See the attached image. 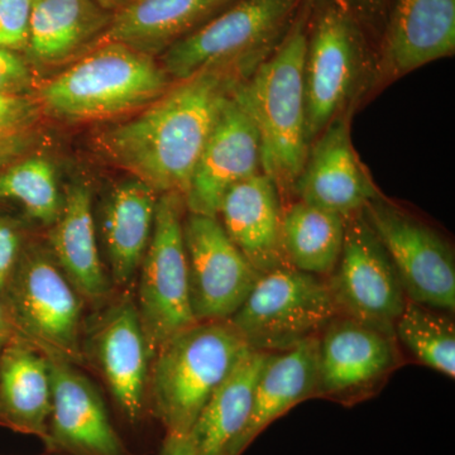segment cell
<instances>
[{"instance_id":"cell-26","label":"cell","mask_w":455,"mask_h":455,"mask_svg":"<svg viewBox=\"0 0 455 455\" xmlns=\"http://www.w3.org/2000/svg\"><path fill=\"white\" fill-rule=\"evenodd\" d=\"M267 355L245 348L212 392L188 434L197 455H229L250 418L254 388Z\"/></svg>"},{"instance_id":"cell-24","label":"cell","mask_w":455,"mask_h":455,"mask_svg":"<svg viewBox=\"0 0 455 455\" xmlns=\"http://www.w3.org/2000/svg\"><path fill=\"white\" fill-rule=\"evenodd\" d=\"M52 403L49 359L14 335L0 357V427L46 442Z\"/></svg>"},{"instance_id":"cell-15","label":"cell","mask_w":455,"mask_h":455,"mask_svg":"<svg viewBox=\"0 0 455 455\" xmlns=\"http://www.w3.org/2000/svg\"><path fill=\"white\" fill-rule=\"evenodd\" d=\"M260 172L259 131L232 94L221 108L194 169L184 197L187 212L218 217L228 191Z\"/></svg>"},{"instance_id":"cell-29","label":"cell","mask_w":455,"mask_h":455,"mask_svg":"<svg viewBox=\"0 0 455 455\" xmlns=\"http://www.w3.org/2000/svg\"><path fill=\"white\" fill-rule=\"evenodd\" d=\"M0 199L20 203L32 220L52 226L62 208L55 167L40 156L20 158L0 172Z\"/></svg>"},{"instance_id":"cell-38","label":"cell","mask_w":455,"mask_h":455,"mask_svg":"<svg viewBox=\"0 0 455 455\" xmlns=\"http://www.w3.org/2000/svg\"><path fill=\"white\" fill-rule=\"evenodd\" d=\"M33 2H35V0H33Z\"/></svg>"},{"instance_id":"cell-32","label":"cell","mask_w":455,"mask_h":455,"mask_svg":"<svg viewBox=\"0 0 455 455\" xmlns=\"http://www.w3.org/2000/svg\"><path fill=\"white\" fill-rule=\"evenodd\" d=\"M35 84L32 65L23 53L0 49V95H28Z\"/></svg>"},{"instance_id":"cell-4","label":"cell","mask_w":455,"mask_h":455,"mask_svg":"<svg viewBox=\"0 0 455 455\" xmlns=\"http://www.w3.org/2000/svg\"><path fill=\"white\" fill-rule=\"evenodd\" d=\"M245 348L229 323L204 322L158 349L149 371L148 405L166 434L190 433Z\"/></svg>"},{"instance_id":"cell-6","label":"cell","mask_w":455,"mask_h":455,"mask_svg":"<svg viewBox=\"0 0 455 455\" xmlns=\"http://www.w3.org/2000/svg\"><path fill=\"white\" fill-rule=\"evenodd\" d=\"M305 0H236L157 57L173 83L218 66L252 73L283 40Z\"/></svg>"},{"instance_id":"cell-2","label":"cell","mask_w":455,"mask_h":455,"mask_svg":"<svg viewBox=\"0 0 455 455\" xmlns=\"http://www.w3.org/2000/svg\"><path fill=\"white\" fill-rule=\"evenodd\" d=\"M314 0H305L276 49L236 86L233 97L252 119L262 171L283 200L292 196L309 154L304 64Z\"/></svg>"},{"instance_id":"cell-27","label":"cell","mask_w":455,"mask_h":455,"mask_svg":"<svg viewBox=\"0 0 455 455\" xmlns=\"http://www.w3.org/2000/svg\"><path fill=\"white\" fill-rule=\"evenodd\" d=\"M346 221L301 200L284 208L283 247L287 265L315 276H331L343 250Z\"/></svg>"},{"instance_id":"cell-10","label":"cell","mask_w":455,"mask_h":455,"mask_svg":"<svg viewBox=\"0 0 455 455\" xmlns=\"http://www.w3.org/2000/svg\"><path fill=\"white\" fill-rule=\"evenodd\" d=\"M396 268L407 300L454 314L455 259L436 230L382 196L362 212Z\"/></svg>"},{"instance_id":"cell-7","label":"cell","mask_w":455,"mask_h":455,"mask_svg":"<svg viewBox=\"0 0 455 455\" xmlns=\"http://www.w3.org/2000/svg\"><path fill=\"white\" fill-rule=\"evenodd\" d=\"M3 299L16 337L47 358L84 363L82 296L50 250L23 248Z\"/></svg>"},{"instance_id":"cell-8","label":"cell","mask_w":455,"mask_h":455,"mask_svg":"<svg viewBox=\"0 0 455 455\" xmlns=\"http://www.w3.org/2000/svg\"><path fill=\"white\" fill-rule=\"evenodd\" d=\"M338 315L326 278L287 265L260 275L227 322L248 348L274 353L319 337Z\"/></svg>"},{"instance_id":"cell-17","label":"cell","mask_w":455,"mask_h":455,"mask_svg":"<svg viewBox=\"0 0 455 455\" xmlns=\"http://www.w3.org/2000/svg\"><path fill=\"white\" fill-rule=\"evenodd\" d=\"M349 119L350 113L338 116L317 137L292 190L298 200L344 220L363 212L381 196L355 154Z\"/></svg>"},{"instance_id":"cell-1","label":"cell","mask_w":455,"mask_h":455,"mask_svg":"<svg viewBox=\"0 0 455 455\" xmlns=\"http://www.w3.org/2000/svg\"><path fill=\"white\" fill-rule=\"evenodd\" d=\"M250 74L238 66H218L173 83L130 121L101 132L99 151L160 196L185 197L221 108Z\"/></svg>"},{"instance_id":"cell-13","label":"cell","mask_w":455,"mask_h":455,"mask_svg":"<svg viewBox=\"0 0 455 455\" xmlns=\"http://www.w3.org/2000/svg\"><path fill=\"white\" fill-rule=\"evenodd\" d=\"M184 242L194 317L197 323L227 322L260 275L230 241L217 217L188 212Z\"/></svg>"},{"instance_id":"cell-19","label":"cell","mask_w":455,"mask_h":455,"mask_svg":"<svg viewBox=\"0 0 455 455\" xmlns=\"http://www.w3.org/2000/svg\"><path fill=\"white\" fill-rule=\"evenodd\" d=\"M283 211L280 191L263 172L235 185L220 204L218 220L259 275L287 266L283 247Z\"/></svg>"},{"instance_id":"cell-37","label":"cell","mask_w":455,"mask_h":455,"mask_svg":"<svg viewBox=\"0 0 455 455\" xmlns=\"http://www.w3.org/2000/svg\"><path fill=\"white\" fill-rule=\"evenodd\" d=\"M101 7L108 9V11L116 12L124 7L125 4L131 0H95Z\"/></svg>"},{"instance_id":"cell-36","label":"cell","mask_w":455,"mask_h":455,"mask_svg":"<svg viewBox=\"0 0 455 455\" xmlns=\"http://www.w3.org/2000/svg\"><path fill=\"white\" fill-rule=\"evenodd\" d=\"M13 324H12L11 316H9L7 305L4 299L0 295V357L3 350L8 346L9 341L14 337Z\"/></svg>"},{"instance_id":"cell-5","label":"cell","mask_w":455,"mask_h":455,"mask_svg":"<svg viewBox=\"0 0 455 455\" xmlns=\"http://www.w3.org/2000/svg\"><path fill=\"white\" fill-rule=\"evenodd\" d=\"M374 74L377 66L348 5L343 0L313 4L304 64L309 146L334 119L350 113Z\"/></svg>"},{"instance_id":"cell-14","label":"cell","mask_w":455,"mask_h":455,"mask_svg":"<svg viewBox=\"0 0 455 455\" xmlns=\"http://www.w3.org/2000/svg\"><path fill=\"white\" fill-rule=\"evenodd\" d=\"M83 338L89 359L106 381L123 416L134 424L148 405L152 355L136 302L122 298L90 324Z\"/></svg>"},{"instance_id":"cell-33","label":"cell","mask_w":455,"mask_h":455,"mask_svg":"<svg viewBox=\"0 0 455 455\" xmlns=\"http://www.w3.org/2000/svg\"><path fill=\"white\" fill-rule=\"evenodd\" d=\"M22 236L11 220L0 217V295H4L22 254Z\"/></svg>"},{"instance_id":"cell-25","label":"cell","mask_w":455,"mask_h":455,"mask_svg":"<svg viewBox=\"0 0 455 455\" xmlns=\"http://www.w3.org/2000/svg\"><path fill=\"white\" fill-rule=\"evenodd\" d=\"M158 196L154 188L133 178L116 185L107 197L101 235L116 286H128L139 274L154 230Z\"/></svg>"},{"instance_id":"cell-30","label":"cell","mask_w":455,"mask_h":455,"mask_svg":"<svg viewBox=\"0 0 455 455\" xmlns=\"http://www.w3.org/2000/svg\"><path fill=\"white\" fill-rule=\"evenodd\" d=\"M28 95H0V166L20 160L37 143L44 116Z\"/></svg>"},{"instance_id":"cell-11","label":"cell","mask_w":455,"mask_h":455,"mask_svg":"<svg viewBox=\"0 0 455 455\" xmlns=\"http://www.w3.org/2000/svg\"><path fill=\"white\" fill-rule=\"evenodd\" d=\"M326 281L339 315L395 337L407 298L387 251L362 212L347 220L343 250Z\"/></svg>"},{"instance_id":"cell-21","label":"cell","mask_w":455,"mask_h":455,"mask_svg":"<svg viewBox=\"0 0 455 455\" xmlns=\"http://www.w3.org/2000/svg\"><path fill=\"white\" fill-rule=\"evenodd\" d=\"M319 337L268 353L254 388L252 410L229 455H242L269 425L292 407L315 397Z\"/></svg>"},{"instance_id":"cell-18","label":"cell","mask_w":455,"mask_h":455,"mask_svg":"<svg viewBox=\"0 0 455 455\" xmlns=\"http://www.w3.org/2000/svg\"><path fill=\"white\" fill-rule=\"evenodd\" d=\"M454 51L455 0H392L377 74L397 79Z\"/></svg>"},{"instance_id":"cell-20","label":"cell","mask_w":455,"mask_h":455,"mask_svg":"<svg viewBox=\"0 0 455 455\" xmlns=\"http://www.w3.org/2000/svg\"><path fill=\"white\" fill-rule=\"evenodd\" d=\"M113 17L95 0H35L26 59L40 68L74 61L103 41Z\"/></svg>"},{"instance_id":"cell-16","label":"cell","mask_w":455,"mask_h":455,"mask_svg":"<svg viewBox=\"0 0 455 455\" xmlns=\"http://www.w3.org/2000/svg\"><path fill=\"white\" fill-rule=\"evenodd\" d=\"M47 359L52 390L47 451L64 455H133L88 377L70 362Z\"/></svg>"},{"instance_id":"cell-9","label":"cell","mask_w":455,"mask_h":455,"mask_svg":"<svg viewBox=\"0 0 455 455\" xmlns=\"http://www.w3.org/2000/svg\"><path fill=\"white\" fill-rule=\"evenodd\" d=\"M184 196H158L154 230L140 267L137 310L152 355L171 338L196 324L191 309L184 242Z\"/></svg>"},{"instance_id":"cell-28","label":"cell","mask_w":455,"mask_h":455,"mask_svg":"<svg viewBox=\"0 0 455 455\" xmlns=\"http://www.w3.org/2000/svg\"><path fill=\"white\" fill-rule=\"evenodd\" d=\"M394 334L419 363L454 379L455 325L451 316L407 300L395 323Z\"/></svg>"},{"instance_id":"cell-22","label":"cell","mask_w":455,"mask_h":455,"mask_svg":"<svg viewBox=\"0 0 455 455\" xmlns=\"http://www.w3.org/2000/svg\"><path fill=\"white\" fill-rule=\"evenodd\" d=\"M49 235L50 252L84 300L107 301L110 283L99 254L92 190L85 182L66 188L59 218Z\"/></svg>"},{"instance_id":"cell-23","label":"cell","mask_w":455,"mask_h":455,"mask_svg":"<svg viewBox=\"0 0 455 455\" xmlns=\"http://www.w3.org/2000/svg\"><path fill=\"white\" fill-rule=\"evenodd\" d=\"M236 0H131L114 12L103 41L160 57Z\"/></svg>"},{"instance_id":"cell-35","label":"cell","mask_w":455,"mask_h":455,"mask_svg":"<svg viewBox=\"0 0 455 455\" xmlns=\"http://www.w3.org/2000/svg\"><path fill=\"white\" fill-rule=\"evenodd\" d=\"M160 455H197L188 435L166 434Z\"/></svg>"},{"instance_id":"cell-12","label":"cell","mask_w":455,"mask_h":455,"mask_svg":"<svg viewBox=\"0 0 455 455\" xmlns=\"http://www.w3.org/2000/svg\"><path fill=\"white\" fill-rule=\"evenodd\" d=\"M400 366L394 335L335 316L319 335L315 397L355 405L376 394Z\"/></svg>"},{"instance_id":"cell-31","label":"cell","mask_w":455,"mask_h":455,"mask_svg":"<svg viewBox=\"0 0 455 455\" xmlns=\"http://www.w3.org/2000/svg\"><path fill=\"white\" fill-rule=\"evenodd\" d=\"M33 0H0V49L25 53Z\"/></svg>"},{"instance_id":"cell-3","label":"cell","mask_w":455,"mask_h":455,"mask_svg":"<svg viewBox=\"0 0 455 455\" xmlns=\"http://www.w3.org/2000/svg\"><path fill=\"white\" fill-rule=\"evenodd\" d=\"M173 82L156 57L100 42L40 90L44 114L68 122L116 118L151 104Z\"/></svg>"},{"instance_id":"cell-34","label":"cell","mask_w":455,"mask_h":455,"mask_svg":"<svg viewBox=\"0 0 455 455\" xmlns=\"http://www.w3.org/2000/svg\"><path fill=\"white\" fill-rule=\"evenodd\" d=\"M355 17L377 20L383 17L388 0H343Z\"/></svg>"}]
</instances>
